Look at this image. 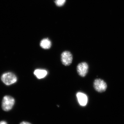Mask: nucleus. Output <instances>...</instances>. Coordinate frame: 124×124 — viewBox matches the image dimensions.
I'll use <instances>...</instances> for the list:
<instances>
[{"label":"nucleus","instance_id":"obj_1","mask_svg":"<svg viewBox=\"0 0 124 124\" xmlns=\"http://www.w3.org/2000/svg\"><path fill=\"white\" fill-rule=\"evenodd\" d=\"M15 102L14 99L11 96H5L2 99V108L3 110L8 111L13 108Z\"/></svg>","mask_w":124,"mask_h":124},{"label":"nucleus","instance_id":"obj_2","mask_svg":"<svg viewBox=\"0 0 124 124\" xmlns=\"http://www.w3.org/2000/svg\"><path fill=\"white\" fill-rule=\"evenodd\" d=\"M1 79L5 84L7 85L12 84L16 82L17 80L16 76L11 72L3 74L1 76Z\"/></svg>","mask_w":124,"mask_h":124},{"label":"nucleus","instance_id":"obj_3","mask_svg":"<svg viewBox=\"0 0 124 124\" xmlns=\"http://www.w3.org/2000/svg\"><path fill=\"white\" fill-rule=\"evenodd\" d=\"M61 59L63 64L65 66H69L72 62L73 60L72 54L70 51H63L61 54Z\"/></svg>","mask_w":124,"mask_h":124},{"label":"nucleus","instance_id":"obj_4","mask_svg":"<svg viewBox=\"0 0 124 124\" xmlns=\"http://www.w3.org/2000/svg\"><path fill=\"white\" fill-rule=\"evenodd\" d=\"M93 86L95 90L99 93L104 92L107 87L106 83L103 80L100 79H96L94 80Z\"/></svg>","mask_w":124,"mask_h":124},{"label":"nucleus","instance_id":"obj_5","mask_svg":"<svg viewBox=\"0 0 124 124\" xmlns=\"http://www.w3.org/2000/svg\"><path fill=\"white\" fill-rule=\"evenodd\" d=\"M89 66L86 62L80 63L78 65L77 70L78 75L81 77L86 76L88 71Z\"/></svg>","mask_w":124,"mask_h":124},{"label":"nucleus","instance_id":"obj_6","mask_svg":"<svg viewBox=\"0 0 124 124\" xmlns=\"http://www.w3.org/2000/svg\"><path fill=\"white\" fill-rule=\"evenodd\" d=\"M77 97L80 105L83 106L86 105L88 102V98L85 94L82 93H78L77 94Z\"/></svg>","mask_w":124,"mask_h":124},{"label":"nucleus","instance_id":"obj_7","mask_svg":"<svg viewBox=\"0 0 124 124\" xmlns=\"http://www.w3.org/2000/svg\"><path fill=\"white\" fill-rule=\"evenodd\" d=\"M40 46L43 49H48L51 48V42L48 38H45L41 41Z\"/></svg>","mask_w":124,"mask_h":124},{"label":"nucleus","instance_id":"obj_8","mask_svg":"<svg viewBox=\"0 0 124 124\" xmlns=\"http://www.w3.org/2000/svg\"><path fill=\"white\" fill-rule=\"evenodd\" d=\"M34 73L37 78L40 79L44 78L47 75V72L45 70L37 69L35 71Z\"/></svg>","mask_w":124,"mask_h":124},{"label":"nucleus","instance_id":"obj_9","mask_svg":"<svg viewBox=\"0 0 124 124\" xmlns=\"http://www.w3.org/2000/svg\"><path fill=\"white\" fill-rule=\"evenodd\" d=\"M66 0H55V2L58 6H61L64 5Z\"/></svg>","mask_w":124,"mask_h":124},{"label":"nucleus","instance_id":"obj_10","mask_svg":"<svg viewBox=\"0 0 124 124\" xmlns=\"http://www.w3.org/2000/svg\"><path fill=\"white\" fill-rule=\"evenodd\" d=\"M20 124H30V123H29V122H21V123Z\"/></svg>","mask_w":124,"mask_h":124},{"label":"nucleus","instance_id":"obj_11","mask_svg":"<svg viewBox=\"0 0 124 124\" xmlns=\"http://www.w3.org/2000/svg\"><path fill=\"white\" fill-rule=\"evenodd\" d=\"M0 124H8L7 122L5 121H1L0 122Z\"/></svg>","mask_w":124,"mask_h":124}]
</instances>
